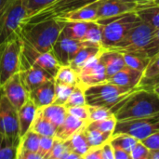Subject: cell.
I'll use <instances>...</instances> for the list:
<instances>
[{"label":"cell","mask_w":159,"mask_h":159,"mask_svg":"<svg viewBox=\"0 0 159 159\" xmlns=\"http://www.w3.org/2000/svg\"><path fill=\"white\" fill-rule=\"evenodd\" d=\"M54 79L56 83H61L68 86L75 87L79 85L78 75L70 65H61L58 70Z\"/></svg>","instance_id":"4dcf8cb0"},{"label":"cell","mask_w":159,"mask_h":159,"mask_svg":"<svg viewBox=\"0 0 159 159\" xmlns=\"http://www.w3.org/2000/svg\"><path fill=\"white\" fill-rule=\"evenodd\" d=\"M3 139H4V136L0 133V147L2 145V143H3Z\"/></svg>","instance_id":"91938a15"},{"label":"cell","mask_w":159,"mask_h":159,"mask_svg":"<svg viewBox=\"0 0 159 159\" xmlns=\"http://www.w3.org/2000/svg\"><path fill=\"white\" fill-rule=\"evenodd\" d=\"M19 75L21 80L22 85L24 86L25 89L27 90L28 94L43 83L54 78L47 71L29 64L26 62L20 56V67L19 71Z\"/></svg>","instance_id":"4fadbf2b"},{"label":"cell","mask_w":159,"mask_h":159,"mask_svg":"<svg viewBox=\"0 0 159 159\" xmlns=\"http://www.w3.org/2000/svg\"><path fill=\"white\" fill-rule=\"evenodd\" d=\"M134 89L120 87L106 80L105 82L88 87L84 90L87 105L100 106L111 110Z\"/></svg>","instance_id":"277c9868"},{"label":"cell","mask_w":159,"mask_h":159,"mask_svg":"<svg viewBox=\"0 0 159 159\" xmlns=\"http://www.w3.org/2000/svg\"><path fill=\"white\" fill-rule=\"evenodd\" d=\"M153 90H154V91H155V92H156V93H157V95L159 96V86L156 87V88H155V89H154Z\"/></svg>","instance_id":"680465c9"},{"label":"cell","mask_w":159,"mask_h":159,"mask_svg":"<svg viewBox=\"0 0 159 159\" xmlns=\"http://www.w3.org/2000/svg\"><path fill=\"white\" fill-rule=\"evenodd\" d=\"M139 5H145V6H159V0H152L146 3L139 4Z\"/></svg>","instance_id":"9f6ffc18"},{"label":"cell","mask_w":159,"mask_h":159,"mask_svg":"<svg viewBox=\"0 0 159 159\" xmlns=\"http://www.w3.org/2000/svg\"><path fill=\"white\" fill-rule=\"evenodd\" d=\"M97 8L98 1L89 5L84 6L78 9L68 12L57 19L61 20H77V21H96L97 20Z\"/></svg>","instance_id":"7402d4cb"},{"label":"cell","mask_w":159,"mask_h":159,"mask_svg":"<svg viewBox=\"0 0 159 159\" xmlns=\"http://www.w3.org/2000/svg\"><path fill=\"white\" fill-rule=\"evenodd\" d=\"M156 31V28L141 20L128 32L125 37L112 49H116L118 51L140 52L145 54L144 48L150 43Z\"/></svg>","instance_id":"52a82bcc"},{"label":"cell","mask_w":159,"mask_h":159,"mask_svg":"<svg viewBox=\"0 0 159 159\" xmlns=\"http://www.w3.org/2000/svg\"><path fill=\"white\" fill-rule=\"evenodd\" d=\"M97 1L99 0H56L32 17L24 19L22 23L36 22L47 19L58 18Z\"/></svg>","instance_id":"30bf717a"},{"label":"cell","mask_w":159,"mask_h":159,"mask_svg":"<svg viewBox=\"0 0 159 159\" xmlns=\"http://www.w3.org/2000/svg\"><path fill=\"white\" fill-rule=\"evenodd\" d=\"M128 1H130V0H128Z\"/></svg>","instance_id":"94428289"},{"label":"cell","mask_w":159,"mask_h":159,"mask_svg":"<svg viewBox=\"0 0 159 159\" xmlns=\"http://www.w3.org/2000/svg\"><path fill=\"white\" fill-rule=\"evenodd\" d=\"M40 138L41 136L32 129L28 130L23 136H21L20 138L17 159H19L21 155L26 154V153L38 154Z\"/></svg>","instance_id":"cb8c5ba5"},{"label":"cell","mask_w":159,"mask_h":159,"mask_svg":"<svg viewBox=\"0 0 159 159\" xmlns=\"http://www.w3.org/2000/svg\"><path fill=\"white\" fill-rule=\"evenodd\" d=\"M140 17L135 10L124 14L96 20L102 25V47L104 49L114 48L128 34V32L139 21Z\"/></svg>","instance_id":"3957f363"},{"label":"cell","mask_w":159,"mask_h":159,"mask_svg":"<svg viewBox=\"0 0 159 159\" xmlns=\"http://www.w3.org/2000/svg\"><path fill=\"white\" fill-rule=\"evenodd\" d=\"M38 109L56 129L62 124L67 116V109L63 104H58L53 102L48 106Z\"/></svg>","instance_id":"d4e9b609"},{"label":"cell","mask_w":159,"mask_h":159,"mask_svg":"<svg viewBox=\"0 0 159 159\" xmlns=\"http://www.w3.org/2000/svg\"><path fill=\"white\" fill-rule=\"evenodd\" d=\"M84 132H85L88 143H89L90 148L101 147L102 144L109 142L111 137H112V134L104 133V132H102L98 129L89 128L87 126L84 129Z\"/></svg>","instance_id":"1f68e13d"},{"label":"cell","mask_w":159,"mask_h":159,"mask_svg":"<svg viewBox=\"0 0 159 159\" xmlns=\"http://www.w3.org/2000/svg\"><path fill=\"white\" fill-rule=\"evenodd\" d=\"M67 109V113L81 119L86 121L87 123H89V106L87 104L85 105H79V106H73V107H69L66 108Z\"/></svg>","instance_id":"7bdbcfd3"},{"label":"cell","mask_w":159,"mask_h":159,"mask_svg":"<svg viewBox=\"0 0 159 159\" xmlns=\"http://www.w3.org/2000/svg\"><path fill=\"white\" fill-rule=\"evenodd\" d=\"M157 86H159V75L151 78H142L136 89L153 90Z\"/></svg>","instance_id":"c3c4849f"},{"label":"cell","mask_w":159,"mask_h":159,"mask_svg":"<svg viewBox=\"0 0 159 159\" xmlns=\"http://www.w3.org/2000/svg\"><path fill=\"white\" fill-rule=\"evenodd\" d=\"M116 123H117V119L116 118L115 116H112L111 117H108V118H105L102 120L89 122L87 124V127L91 128V129H98L102 132L109 133V134L113 135Z\"/></svg>","instance_id":"d590c367"},{"label":"cell","mask_w":159,"mask_h":159,"mask_svg":"<svg viewBox=\"0 0 159 159\" xmlns=\"http://www.w3.org/2000/svg\"><path fill=\"white\" fill-rule=\"evenodd\" d=\"M12 0H0V13L10 4Z\"/></svg>","instance_id":"db71d44e"},{"label":"cell","mask_w":159,"mask_h":159,"mask_svg":"<svg viewBox=\"0 0 159 159\" xmlns=\"http://www.w3.org/2000/svg\"><path fill=\"white\" fill-rule=\"evenodd\" d=\"M143 76V72L125 66L116 74L112 75L107 81L118 85L120 87L129 88V89H136L140 81Z\"/></svg>","instance_id":"d6986e66"},{"label":"cell","mask_w":159,"mask_h":159,"mask_svg":"<svg viewBox=\"0 0 159 159\" xmlns=\"http://www.w3.org/2000/svg\"><path fill=\"white\" fill-rule=\"evenodd\" d=\"M21 58L29 64L37 66L47 71L53 77H55L58 70L61 66L51 51L39 52L23 41L21 48Z\"/></svg>","instance_id":"8fae6325"},{"label":"cell","mask_w":159,"mask_h":159,"mask_svg":"<svg viewBox=\"0 0 159 159\" xmlns=\"http://www.w3.org/2000/svg\"><path fill=\"white\" fill-rule=\"evenodd\" d=\"M102 49V48L98 47V46L88 45V46L83 47L75 54V56L74 57V59L72 60L70 63V66L77 73L89 61L98 56Z\"/></svg>","instance_id":"603a6c76"},{"label":"cell","mask_w":159,"mask_h":159,"mask_svg":"<svg viewBox=\"0 0 159 159\" xmlns=\"http://www.w3.org/2000/svg\"><path fill=\"white\" fill-rule=\"evenodd\" d=\"M102 25L99 24L97 21H91L89 28H88V31L86 33V35H85L83 41L102 48Z\"/></svg>","instance_id":"836d02e7"},{"label":"cell","mask_w":159,"mask_h":159,"mask_svg":"<svg viewBox=\"0 0 159 159\" xmlns=\"http://www.w3.org/2000/svg\"><path fill=\"white\" fill-rule=\"evenodd\" d=\"M137 5L138 4L136 2L128 0H99L97 8V20L133 11L136 9Z\"/></svg>","instance_id":"9a60e30c"},{"label":"cell","mask_w":159,"mask_h":159,"mask_svg":"<svg viewBox=\"0 0 159 159\" xmlns=\"http://www.w3.org/2000/svg\"><path fill=\"white\" fill-rule=\"evenodd\" d=\"M101 151H102V159H115L114 148L110 141L101 146Z\"/></svg>","instance_id":"681fc988"},{"label":"cell","mask_w":159,"mask_h":159,"mask_svg":"<svg viewBox=\"0 0 159 159\" xmlns=\"http://www.w3.org/2000/svg\"><path fill=\"white\" fill-rule=\"evenodd\" d=\"M68 152H70V150L65 142L55 138L48 159H64V157Z\"/></svg>","instance_id":"60d3db41"},{"label":"cell","mask_w":159,"mask_h":159,"mask_svg":"<svg viewBox=\"0 0 159 159\" xmlns=\"http://www.w3.org/2000/svg\"><path fill=\"white\" fill-rule=\"evenodd\" d=\"M1 89L17 110L29 100V94L21 83L19 73L8 79Z\"/></svg>","instance_id":"2e32d148"},{"label":"cell","mask_w":159,"mask_h":159,"mask_svg":"<svg viewBox=\"0 0 159 159\" xmlns=\"http://www.w3.org/2000/svg\"><path fill=\"white\" fill-rule=\"evenodd\" d=\"M88 106H89V122L102 120L114 116V114L110 109L100 107V106H89V105Z\"/></svg>","instance_id":"ab89813d"},{"label":"cell","mask_w":159,"mask_h":159,"mask_svg":"<svg viewBox=\"0 0 159 159\" xmlns=\"http://www.w3.org/2000/svg\"><path fill=\"white\" fill-rule=\"evenodd\" d=\"M54 140L55 137L41 136L40 143H39V149H38V155L40 156L41 159H48Z\"/></svg>","instance_id":"b9f144b4"},{"label":"cell","mask_w":159,"mask_h":159,"mask_svg":"<svg viewBox=\"0 0 159 159\" xmlns=\"http://www.w3.org/2000/svg\"><path fill=\"white\" fill-rule=\"evenodd\" d=\"M130 159H149L150 150L140 141L129 153Z\"/></svg>","instance_id":"bcb514c9"},{"label":"cell","mask_w":159,"mask_h":159,"mask_svg":"<svg viewBox=\"0 0 159 159\" xmlns=\"http://www.w3.org/2000/svg\"><path fill=\"white\" fill-rule=\"evenodd\" d=\"M149 159H159V150L150 151Z\"/></svg>","instance_id":"11a10c76"},{"label":"cell","mask_w":159,"mask_h":159,"mask_svg":"<svg viewBox=\"0 0 159 159\" xmlns=\"http://www.w3.org/2000/svg\"><path fill=\"white\" fill-rule=\"evenodd\" d=\"M113 148H114L115 159H130L129 153H128L124 149H122L120 147H117V146H113Z\"/></svg>","instance_id":"816d5d0a"},{"label":"cell","mask_w":159,"mask_h":159,"mask_svg":"<svg viewBox=\"0 0 159 159\" xmlns=\"http://www.w3.org/2000/svg\"><path fill=\"white\" fill-rule=\"evenodd\" d=\"M56 0H20L25 11L26 18L32 17ZM25 18V19H26Z\"/></svg>","instance_id":"e575fe53"},{"label":"cell","mask_w":159,"mask_h":159,"mask_svg":"<svg viewBox=\"0 0 159 159\" xmlns=\"http://www.w3.org/2000/svg\"><path fill=\"white\" fill-rule=\"evenodd\" d=\"M82 159H102V151L101 147L89 148Z\"/></svg>","instance_id":"f907efd6"},{"label":"cell","mask_w":159,"mask_h":159,"mask_svg":"<svg viewBox=\"0 0 159 159\" xmlns=\"http://www.w3.org/2000/svg\"><path fill=\"white\" fill-rule=\"evenodd\" d=\"M159 75V54L153 57L145 70L143 71V78H151Z\"/></svg>","instance_id":"f6af8a7d"},{"label":"cell","mask_w":159,"mask_h":159,"mask_svg":"<svg viewBox=\"0 0 159 159\" xmlns=\"http://www.w3.org/2000/svg\"><path fill=\"white\" fill-rule=\"evenodd\" d=\"M31 129L38 133L40 136L55 137V132L57 129L43 116L41 111L37 109V113L31 127Z\"/></svg>","instance_id":"f546056e"},{"label":"cell","mask_w":159,"mask_h":159,"mask_svg":"<svg viewBox=\"0 0 159 159\" xmlns=\"http://www.w3.org/2000/svg\"><path fill=\"white\" fill-rule=\"evenodd\" d=\"M64 26L61 34L67 37L83 41L91 21H77V20H63Z\"/></svg>","instance_id":"484cf974"},{"label":"cell","mask_w":159,"mask_h":159,"mask_svg":"<svg viewBox=\"0 0 159 159\" xmlns=\"http://www.w3.org/2000/svg\"><path fill=\"white\" fill-rule=\"evenodd\" d=\"M64 26V21L57 19H47L36 22L21 23L19 36L39 52H49Z\"/></svg>","instance_id":"7a4b0ae2"},{"label":"cell","mask_w":159,"mask_h":159,"mask_svg":"<svg viewBox=\"0 0 159 159\" xmlns=\"http://www.w3.org/2000/svg\"><path fill=\"white\" fill-rule=\"evenodd\" d=\"M0 133L7 139L19 143L20 129L18 110L7 98L0 88Z\"/></svg>","instance_id":"ba28073f"},{"label":"cell","mask_w":159,"mask_h":159,"mask_svg":"<svg viewBox=\"0 0 159 159\" xmlns=\"http://www.w3.org/2000/svg\"><path fill=\"white\" fill-rule=\"evenodd\" d=\"M29 100L37 108L53 103L55 102V79L52 78L29 92Z\"/></svg>","instance_id":"e0dca14e"},{"label":"cell","mask_w":159,"mask_h":159,"mask_svg":"<svg viewBox=\"0 0 159 159\" xmlns=\"http://www.w3.org/2000/svg\"><path fill=\"white\" fill-rule=\"evenodd\" d=\"M19 143L4 137L0 147V159H17Z\"/></svg>","instance_id":"74e56055"},{"label":"cell","mask_w":159,"mask_h":159,"mask_svg":"<svg viewBox=\"0 0 159 159\" xmlns=\"http://www.w3.org/2000/svg\"><path fill=\"white\" fill-rule=\"evenodd\" d=\"M75 87L55 82V103L63 104L68 100Z\"/></svg>","instance_id":"f35d334b"},{"label":"cell","mask_w":159,"mask_h":159,"mask_svg":"<svg viewBox=\"0 0 159 159\" xmlns=\"http://www.w3.org/2000/svg\"><path fill=\"white\" fill-rule=\"evenodd\" d=\"M120 52L122 53L126 66L142 72L145 70L151 60L145 54L140 52H131V51H120Z\"/></svg>","instance_id":"f1b7e54d"},{"label":"cell","mask_w":159,"mask_h":159,"mask_svg":"<svg viewBox=\"0 0 159 159\" xmlns=\"http://www.w3.org/2000/svg\"><path fill=\"white\" fill-rule=\"evenodd\" d=\"M86 102V97H85V90L81 86H75L70 94L68 100L64 103V106L66 108L73 107V106H79V105H85Z\"/></svg>","instance_id":"8d00e7d4"},{"label":"cell","mask_w":159,"mask_h":159,"mask_svg":"<svg viewBox=\"0 0 159 159\" xmlns=\"http://www.w3.org/2000/svg\"><path fill=\"white\" fill-rule=\"evenodd\" d=\"M132 2H136L137 4H143V3H146V2H149V1H152V0H130Z\"/></svg>","instance_id":"6f0895ef"},{"label":"cell","mask_w":159,"mask_h":159,"mask_svg":"<svg viewBox=\"0 0 159 159\" xmlns=\"http://www.w3.org/2000/svg\"><path fill=\"white\" fill-rule=\"evenodd\" d=\"M87 124L88 123L86 121L81 120L67 113L64 121L56 129L55 138L61 141H66L74 134L83 130L86 128Z\"/></svg>","instance_id":"ffe728a7"},{"label":"cell","mask_w":159,"mask_h":159,"mask_svg":"<svg viewBox=\"0 0 159 159\" xmlns=\"http://www.w3.org/2000/svg\"><path fill=\"white\" fill-rule=\"evenodd\" d=\"M144 53L150 59L159 54V29H157L150 43L145 47Z\"/></svg>","instance_id":"ee69618b"},{"label":"cell","mask_w":159,"mask_h":159,"mask_svg":"<svg viewBox=\"0 0 159 159\" xmlns=\"http://www.w3.org/2000/svg\"><path fill=\"white\" fill-rule=\"evenodd\" d=\"M142 143L150 150H159V130L152 133L147 138L142 141Z\"/></svg>","instance_id":"7dc6e473"},{"label":"cell","mask_w":159,"mask_h":159,"mask_svg":"<svg viewBox=\"0 0 159 159\" xmlns=\"http://www.w3.org/2000/svg\"><path fill=\"white\" fill-rule=\"evenodd\" d=\"M139 142L140 141L135 137L127 133H116L113 134L110 139V143L113 146L120 147L128 153H130Z\"/></svg>","instance_id":"d6a6232c"},{"label":"cell","mask_w":159,"mask_h":159,"mask_svg":"<svg viewBox=\"0 0 159 159\" xmlns=\"http://www.w3.org/2000/svg\"><path fill=\"white\" fill-rule=\"evenodd\" d=\"M99 60L104 66L107 79L126 66L122 53L116 49L102 48L99 54Z\"/></svg>","instance_id":"ac0fdd59"},{"label":"cell","mask_w":159,"mask_h":159,"mask_svg":"<svg viewBox=\"0 0 159 159\" xmlns=\"http://www.w3.org/2000/svg\"><path fill=\"white\" fill-rule=\"evenodd\" d=\"M117 121L159 116V96L154 90L135 89L111 109Z\"/></svg>","instance_id":"6da1fadb"},{"label":"cell","mask_w":159,"mask_h":159,"mask_svg":"<svg viewBox=\"0 0 159 159\" xmlns=\"http://www.w3.org/2000/svg\"><path fill=\"white\" fill-rule=\"evenodd\" d=\"M79 86L84 89L88 87L97 85L107 80L103 64L99 60V55L89 61L78 72Z\"/></svg>","instance_id":"5bb4252c"},{"label":"cell","mask_w":159,"mask_h":159,"mask_svg":"<svg viewBox=\"0 0 159 159\" xmlns=\"http://www.w3.org/2000/svg\"><path fill=\"white\" fill-rule=\"evenodd\" d=\"M19 159H41V157L36 153H26L21 155Z\"/></svg>","instance_id":"f5cc1de1"},{"label":"cell","mask_w":159,"mask_h":159,"mask_svg":"<svg viewBox=\"0 0 159 159\" xmlns=\"http://www.w3.org/2000/svg\"><path fill=\"white\" fill-rule=\"evenodd\" d=\"M26 11L20 0H12L0 13V46L7 40L19 36V32Z\"/></svg>","instance_id":"8992f818"},{"label":"cell","mask_w":159,"mask_h":159,"mask_svg":"<svg viewBox=\"0 0 159 159\" xmlns=\"http://www.w3.org/2000/svg\"><path fill=\"white\" fill-rule=\"evenodd\" d=\"M22 41L20 36L11 38L0 46V88L19 73Z\"/></svg>","instance_id":"5b68a950"},{"label":"cell","mask_w":159,"mask_h":159,"mask_svg":"<svg viewBox=\"0 0 159 159\" xmlns=\"http://www.w3.org/2000/svg\"><path fill=\"white\" fill-rule=\"evenodd\" d=\"M140 19L156 29H159V6L137 5L135 9Z\"/></svg>","instance_id":"83f0119b"},{"label":"cell","mask_w":159,"mask_h":159,"mask_svg":"<svg viewBox=\"0 0 159 159\" xmlns=\"http://www.w3.org/2000/svg\"><path fill=\"white\" fill-rule=\"evenodd\" d=\"M157 130H159V116L149 118L117 121L113 134L127 133L142 142Z\"/></svg>","instance_id":"9c48e42d"},{"label":"cell","mask_w":159,"mask_h":159,"mask_svg":"<svg viewBox=\"0 0 159 159\" xmlns=\"http://www.w3.org/2000/svg\"><path fill=\"white\" fill-rule=\"evenodd\" d=\"M88 45L95 46L85 41H79L67 37L61 33L60 36L51 48V52L61 65H70L72 60L78 52V50Z\"/></svg>","instance_id":"7c38bea8"},{"label":"cell","mask_w":159,"mask_h":159,"mask_svg":"<svg viewBox=\"0 0 159 159\" xmlns=\"http://www.w3.org/2000/svg\"><path fill=\"white\" fill-rule=\"evenodd\" d=\"M37 109L38 108L31 100H28L20 109H18L20 138L31 129V127L37 113Z\"/></svg>","instance_id":"44dd1931"},{"label":"cell","mask_w":159,"mask_h":159,"mask_svg":"<svg viewBox=\"0 0 159 159\" xmlns=\"http://www.w3.org/2000/svg\"><path fill=\"white\" fill-rule=\"evenodd\" d=\"M67 147L69 148L70 151L75 153L76 155H78L81 159L83 158V157L86 155V153L89 150V145L88 143L84 129L74 134L72 137H70L68 140L64 141Z\"/></svg>","instance_id":"4316f807"}]
</instances>
